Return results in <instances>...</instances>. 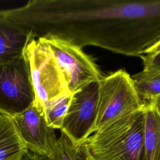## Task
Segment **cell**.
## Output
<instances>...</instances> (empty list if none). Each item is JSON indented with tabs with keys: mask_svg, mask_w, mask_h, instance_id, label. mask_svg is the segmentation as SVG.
<instances>
[{
	"mask_svg": "<svg viewBox=\"0 0 160 160\" xmlns=\"http://www.w3.org/2000/svg\"><path fill=\"white\" fill-rule=\"evenodd\" d=\"M26 24L82 47L139 56L160 40V0L29 1ZM42 36V37H43Z\"/></svg>",
	"mask_w": 160,
	"mask_h": 160,
	"instance_id": "obj_1",
	"label": "cell"
},
{
	"mask_svg": "<svg viewBox=\"0 0 160 160\" xmlns=\"http://www.w3.org/2000/svg\"><path fill=\"white\" fill-rule=\"evenodd\" d=\"M144 106L99 129L84 142L88 160H145Z\"/></svg>",
	"mask_w": 160,
	"mask_h": 160,
	"instance_id": "obj_2",
	"label": "cell"
},
{
	"mask_svg": "<svg viewBox=\"0 0 160 160\" xmlns=\"http://www.w3.org/2000/svg\"><path fill=\"white\" fill-rule=\"evenodd\" d=\"M144 106L131 76L119 69L99 81L98 114L94 132Z\"/></svg>",
	"mask_w": 160,
	"mask_h": 160,
	"instance_id": "obj_3",
	"label": "cell"
},
{
	"mask_svg": "<svg viewBox=\"0 0 160 160\" xmlns=\"http://www.w3.org/2000/svg\"><path fill=\"white\" fill-rule=\"evenodd\" d=\"M24 56L29 66L36 102L42 106L46 101L69 92L63 74L46 42L40 38L32 39Z\"/></svg>",
	"mask_w": 160,
	"mask_h": 160,
	"instance_id": "obj_4",
	"label": "cell"
},
{
	"mask_svg": "<svg viewBox=\"0 0 160 160\" xmlns=\"http://www.w3.org/2000/svg\"><path fill=\"white\" fill-rule=\"evenodd\" d=\"M39 38L49 48L71 94L91 82H99L103 78L98 66L82 47L52 34Z\"/></svg>",
	"mask_w": 160,
	"mask_h": 160,
	"instance_id": "obj_5",
	"label": "cell"
},
{
	"mask_svg": "<svg viewBox=\"0 0 160 160\" xmlns=\"http://www.w3.org/2000/svg\"><path fill=\"white\" fill-rule=\"evenodd\" d=\"M34 102V91L24 54L0 64V113L13 118Z\"/></svg>",
	"mask_w": 160,
	"mask_h": 160,
	"instance_id": "obj_6",
	"label": "cell"
},
{
	"mask_svg": "<svg viewBox=\"0 0 160 160\" xmlns=\"http://www.w3.org/2000/svg\"><path fill=\"white\" fill-rule=\"evenodd\" d=\"M99 82H91L72 94L61 132L78 145L94 132L98 114Z\"/></svg>",
	"mask_w": 160,
	"mask_h": 160,
	"instance_id": "obj_7",
	"label": "cell"
},
{
	"mask_svg": "<svg viewBox=\"0 0 160 160\" xmlns=\"http://www.w3.org/2000/svg\"><path fill=\"white\" fill-rule=\"evenodd\" d=\"M12 119L28 150L44 156L51 154L58 138L47 122L42 106L34 102Z\"/></svg>",
	"mask_w": 160,
	"mask_h": 160,
	"instance_id": "obj_8",
	"label": "cell"
},
{
	"mask_svg": "<svg viewBox=\"0 0 160 160\" xmlns=\"http://www.w3.org/2000/svg\"><path fill=\"white\" fill-rule=\"evenodd\" d=\"M33 38L28 29L0 15V64L24 56Z\"/></svg>",
	"mask_w": 160,
	"mask_h": 160,
	"instance_id": "obj_9",
	"label": "cell"
},
{
	"mask_svg": "<svg viewBox=\"0 0 160 160\" xmlns=\"http://www.w3.org/2000/svg\"><path fill=\"white\" fill-rule=\"evenodd\" d=\"M27 150L12 118L0 113V160H21Z\"/></svg>",
	"mask_w": 160,
	"mask_h": 160,
	"instance_id": "obj_10",
	"label": "cell"
},
{
	"mask_svg": "<svg viewBox=\"0 0 160 160\" xmlns=\"http://www.w3.org/2000/svg\"><path fill=\"white\" fill-rule=\"evenodd\" d=\"M145 160H160V112L152 102H144Z\"/></svg>",
	"mask_w": 160,
	"mask_h": 160,
	"instance_id": "obj_11",
	"label": "cell"
},
{
	"mask_svg": "<svg viewBox=\"0 0 160 160\" xmlns=\"http://www.w3.org/2000/svg\"><path fill=\"white\" fill-rule=\"evenodd\" d=\"M135 88L144 102L160 98V70H142L132 76Z\"/></svg>",
	"mask_w": 160,
	"mask_h": 160,
	"instance_id": "obj_12",
	"label": "cell"
},
{
	"mask_svg": "<svg viewBox=\"0 0 160 160\" xmlns=\"http://www.w3.org/2000/svg\"><path fill=\"white\" fill-rule=\"evenodd\" d=\"M71 98L72 94L67 92L43 104L42 107L46 119L52 129H61Z\"/></svg>",
	"mask_w": 160,
	"mask_h": 160,
	"instance_id": "obj_13",
	"label": "cell"
},
{
	"mask_svg": "<svg viewBox=\"0 0 160 160\" xmlns=\"http://www.w3.org/2000/svg\"><path fill=\"white\" fill-rule=\"evenodd\" d=\"M76 146L66 134L61 132L49 156V160H78Z\"/></svg>",
	"mask_w": 160,
	"mask_h": 160,
	"instance_id": "obj_14",
	"label": "cell"
},
{
	"mask_svg": "<svg viewBox=\"0 0 160 160\" xmlns=\"http://www.w3.org/2000/svg\"><path fill=\"white\" fill-rule=\"evenodd\" d=\"M140 58L142 61L144 70H160V52L143 54Z\"/></svg>",
	"mask_w": 160,
	"mask_h": 160,
	"instance_id": "obj_15",
	"label": "cell"
},
{
	"mask_svg": "<svg viewBox=\"0 0 160 160\" xmlns=\"http://www.w3.org/2000/svg\"><path fill=\"white\" fill-rule=\"evenodd\" d=\"M21 160H49V158L48 156L39 154L28 149Z\"/></svg>",
	"mask_w": 160,
	"mask_h": 160,
	"instance_id": "obj_16",
	"label": "cell"
},
{
	"mask_svg": "<svg viewBox=\"0 0 160 160\" xmlns=\"http://www.w3.org/2000/svg\"><path fill=\"white\" fill-rule=\"evenodd\" d=\"M76 156L78 160H88L86 154L83 142L76 146Z\"/></svg>",
	"mask_w": 160,
	"mask_h": 160,
	"instance_id": "obj_17",
	"label": "cell"
},
{
	"mask_svg": "<svg viewBox=\"0 0 160 160\" xmlns=\"http://www.w3.org/2000/svg\"><path fill=\"white\" fill-rule=\"evenodd\" d=\"M160 52V40L155 43L154 45L151 46L149 49H148L143 54H154Z\"/></svg>",
	"mask_w": 160,
	"mask_h": 160,
	"instance_id": "obj_18",
	"label": "cell"
},
{
	"mask_svg": "<svg viewBox=\"0 0 160 160\" xmlns=\"http://www.w3.org/2000/svg\"><path fill=\"white\" fill-rule=\"evenodd\" d=\"M152 102L154 106L157 108V109L159 111V112H160V98L156 99L154 100H153L151 102Z\"/></svg>",
	"mask_w": 160,
	"mask_h": 160,
	"instance_id": "obj_19",
	"label": "cell"
}]
</instances>
